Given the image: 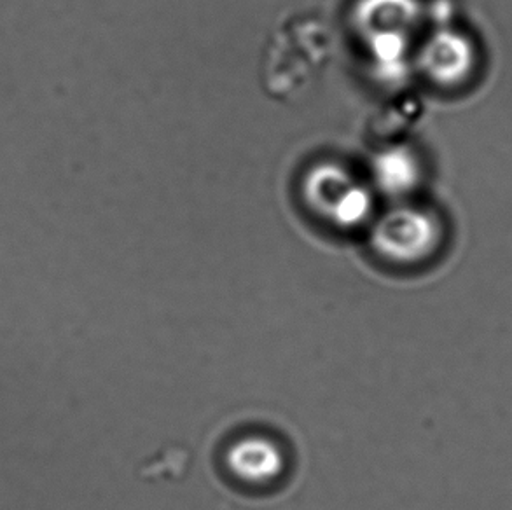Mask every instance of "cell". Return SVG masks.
<instances>
[{"mask_svg": "<svg viewBox=\"0 0 512 510\" xmlns=\"http://www.w3.org/2000/svg\"><path fill=\"white\" fill-rule=\"evenodd\" d=\"M441 240V222L423 208H394L373 229L376 252L397 264H416L429 259L436 254Z\"/></svg>", "mask_w": 512, "mask_h": 510, "instance_id": "obj_1", "label": "cell"}, {"mask_svg": "<svg viewBox=\"0 0 512 510\" xmlns=\"http://www.w3.org/2000/svg\"><path fill=\"white\" fill-rule=\"evenodd\" d=\"M305 193L319 214L340 228H355L371 214V196L340 166H317L308 175Z\"/></svg>", "mask_w": 512, "mask_h": 510, "instance_id": "obj_2", "label": "cell"}, {"mask_svg": "<svg viewBox=\"0 0 512 510\" xmlns=\"http://www.w3.org/2000/svg\"><path fill=\"white\" fill-rule=\"evenodd\" d=\"M476 42L455 28H439L423 44L418 65L432 83L455 88L467 83L478 69Z\"/></svg>", "mask_w": 512, "mask_h": 510, "instance_id": "obj_3", "label": "cell"}, {"mask_svg": "<svg viewBox=\"0 0 512 510\" xmlns=\"http://www.w3.org/2000/svg\"><path fill=\"white\" fill-rule=\"evenodd\" d=\"M229 469L245 483L266 484L284 470V455L275 442L247 437L229 451Z\"/></svg>", "mask_w": 512, "mask_h": 510, "instance_id": "obj_4", "label": "cell"}, {"mask_svg": "<svg viewBox=\"0 0 512 510\" xmlns=\"http://www.w3.org/2000/svg\"><path fill=\"white\" fill-rule=\"evenodd\" d=\"M422 179V168L415 154L406 147L381 152L374 161V180L381 191L402 196L413 191Z\"/></svg>", "mask_w": 512, "mask_h": 510, "instance_id": "obj_5", "label": "cell"}, {"mask_svg": "<svg viewBox=\"0 0 512 510\" xmlns=\"http://www.w3.org/2000/svg\"><path fill=\"white\" fill-rule=\"evenodd\" d=\"M418 7L415 0H364L359 7V20L369 35L397 32L413 25Z\"/></svg>", "mask_w": 512, "mask_h": 510, "instance_id": "obj_6", "label": "cell"}]
</instances>
